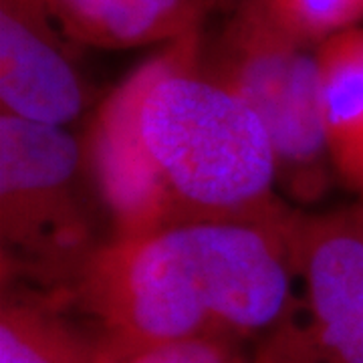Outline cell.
Wrapping results in <instances>:
<instances>
[{
	"mask_svg": "<svg viewBox=\"0 0 363 363\" xmlns=\"http://www.w3.org/2000/svg\"><path fill=\"white\" fill-rule=\"evenodd\" d=\"M286 218L186 222L113 236L73 293L113 347L279 329L295 305Z\"/></svg>",
	"mask_w": 363,
	"mask_h": 363,
	"instance_id": "obj_2",
	"label": "cell"
},
{
	"mask_svg": "<svg viewBox=\"0 0 363 363\" xmlns=\"http://www.w3.org/2000/svg\"><path fill=\"white\" fill-rule=\"evenodd\" d=\"M272 18L305 43L327 37L363 21V0H259Z\"/></svg>",
	"mask_w": 363,
	"mask_h": 363,
	"instance_id": "obj_10",
	"label": "cell"
},
{
	"mask_svg": "<svg viewBox=\"0 0 363 363\" xmlns=\"http://www.w3.org/2000/svg\"><path fill=\"white\" fill-rule=\"evenodd\" d=\"M298 298L259 363H363V208L289 214Z\"/></svg>",
	"mask_w": 363,
	"mask_h": 363,
	"instance_id": "obj_5",
	"label": "cell"
},
{
	"mask_svg": "<svg viewBox=\"0 0 363 363\" xmlns=\"http://www.w3.org/2000/svg\"><path fill=\"white\" fill-rule=\"evenodd\" d=\"M272 18L259 0L238 9L210 47L208 75L255 111L269 133L279 184L298 200L323 194L329 176L317 55Z\"/></svg>",
	"mask_w": 363,
	"mask_h": 363,
	"instance_id": "obj_4",
	"label": "cell"
},
{
	"mask_svg": "<svg viewBox=\"0 0 363 363\" xmlns=\"http://www.w3.org/2000/svg\"><path fill=\"white\" fill-rule=\"evenodd\" d=\"M45 2L59 28L73 40H77L81 30L101 4V0H45Z\"/></svg>",
	"mask_w": 363,
	"mask_h": 363,
	"instance_id": "obj_12",
	"label": "cell"
},
{
	"mask_svg": "<svg viewBox=\"0 0 363 363\" xmlns=\"http://www.w3.org/2000/svg\"><path fill=\"white\" fill-rule=\"evenodd\" d=\"M315 55L331 166L363 194V28L327 37Z\"/></svg>",
	"mask_w": 363,
	"mask_h": 363,
	"instance_id": "obj_7",
	"label": "cell"
},
{
	"mask_svg": "<svg viewBox=\"0 0 363 363\" xmlns=\"http://www.w3.org/2000/svg\"><path fill=\"white\" fill-rule=\"evenodd\" d=\"M104 363H247L226 339H186L172 343L113 347L105 343Z\"/></svg>",
	"mask_w": 363,
	"mask_h": 363,
	"instance_id": "obj_11",
	"label": "cell"
},
{
	"mask_svg": "<svg viewBox=\"0 0 363 363\" xmlns=\"http://www.w3.org/2000/svg\"><path fill=\"white\" fill-rule=\"evenodd\" d=\"M87 83L45 0H0V109L67 128L87 107Z\"/></svg>",
	"mask_w": 363,
	"mask_h": 363,
	"instance_id": "obj_6",
	"label": "cell"
},
{
	"mask_svg": "<svg viewBox=\"0 0 363 363\" xmlns=\"http://www.w3.org/2000/svg\"><path fill=\"white\" fill-rule=\"evenodd\" d=\"M85 147L65 128L0 113L2 271L73 289L101 245L83 192Z\"/></svg>",
	"mask_w": 363,
	"mask_h": 363,
	"instance_id": "obj_3",
	"label": "cell"
},
{
	"mask_svg": "<svg viewBox=\"0 0 363 363\" xmlns=\"http://www.w3.org/2000/svg\"><path fill=\"white\" fill-rule=\"evenodd\" d=\"M105 339L91 343L57 307L33 295L2 293L0 363H104Z\"/></svg>",
	"mask_w": 363,
	"mask_h": 363,
	"instance_id": "obj_8",
	"label": "cell"
},
{
	"mask_svg": "<svg viewBox=\"0 0 363 363\" xmlns=\"http://www.w3.org/2000/svg\"><path fill=\"white\" fill-rule=\"evenodd\" d=\"M89 178L117 238L174 224L289 216L255 111L202 67L200 28L117 87L85 142Z\"/></svg>",
	"mask_w": 363,
	"mask_h": 363,
	"instance_id": "obj_1",
	"label": "cell"
},
{
	"mask_svg": "<svg viewBox=\"0 0 363 363\" xmlns=\"http://www.w3.org/2000/svg\"><path fill=\"white\" fill-rule=\"evenodd\" d=\"M206 0H101L77 43L131 49L172 43L200 28Z\"/></svg>",
	"mask_w": 363,
	"mask_h": 363,
	"instance_id": "obj_9",
	"label": "cell"
}]
</instances>
